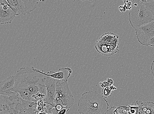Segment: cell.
<instances>
[{
	"label": "cell",
	"instance_id": "cell-1",
	"mask_svg": "<svg viewBox=\"0 0 154 114\" xmlns=\"http://www.w3.org/2000/svg\"><path fill=\"white\" fill-rule=\"evenodd\" d=\"M44 76L34 67L21 68L17 72L15 87L10 91L25 100L37 103L41 99L44 100L46 95Z\"/></svg>",
	"mask_w": 154,
	"mask_h": 114
},
{
	"label": "cell",
	"instance_id": "cell-2",
	"mask_svg": "<svg viewBox=\"0 0 154 114\" xmlns=\"http://www.w3.org/2000/svg\"><path fill=\"white\" fill-rule=\"evenodd\" d=\"M0 114H32L35 109L33 102L25 100L12 91L0 93Z\"/></svg>",
	"mask_w": 154,
	"mask_h": 114
},
{
	"label": "cell",
	"instance_id": "cell-3",
	"mask_svg": "<svg viewBox=\"0 0 154 114\" xmlns=\"http://www.w3.org/2000/svg\"><path fill=\"white\" fill-rule=\"evenodd\" d=\"M109 104L102 95L97 92L90 91L82 94L78 104L80 114H106Z\"/></svg>",
	"mask_w": 154,
	"mask_h": 114
},
{
	"label": "cell",
	"instance_id": "cell-4",
	"mask_svg": "<svg viewBox=\"0 0 154 114\" xmlns=\"http://www.w3.org/2000/svg\"><path fill=\"white\" fill-rule=\"evenodd\" d=\"M132 7L128 17L132 28H137L154 21L152 14L141 1H131Z\"/></svg>",
	"mask_w": 154,
	"mask_h": 114
},
{
	"label": "cell",
	"instance_id": "cell-5",
	"mask_svg": "<svg viewBox=\"0 0 154 114\" xmlns=\"http://www.w3.org/2000/svg\"><path fill=\"white\" fill-rule=\"evenodd\" d=\"M74 103L73 96L67 82L57 80L56 86V98L53 104L59 105L69 109Z\"/></svg>",
	"mask_w": 154,
	"mask_h": 114
},
{
	"label": "cell",
	"instance_id": "cell-6",
	"mask_svg": "<svg viewBox=\"0 0 154 114\" xmlns=\"http://www.w3.org/2000/svg\"><path fill=\"white\" fill-rule=\"evenodd\" d=\"M17 16L20 14L26 15L37 8L39 2L45 1L37 0H7Z\"/></svg>",
	"mask_w": 154,
	"mask_h": 114
},
{
	"label": "cell",
	"instance_id": "cell-7",
	"mask_svg": "<svg viewBox=\"0 0 154 114\" xmlns=\"http://www.w3.org/2000/svg\"><path fill=\"white\" fill-rule=\"evenodd\" d=\"M137 40L141 45L148 46L151 39L154 37V21L135 29Z\"/></svg>",
	"mask_w": 154,
	"mask_h": 114
},
{
	"label": "cell",
	"instance_id": "cell-8",
	"mask_svg": "<svg viewBox=\"0 0 154 114\" xmlns=\"http://www.w3.org/2000/svg\"><path fill=\"white\" fill-rule=\"evenodd\" d=\"M17 16L7 0H0V24H11Z\"/></svg>",
	"mask_w": 154,
	"mask_h": 114
},
{
	"label": "cell",
	"instance_id": "cell-9",
	"mask_svg": "<svg viewBox=\"0 0 154 114\" xmlns=\"http://www.w3.org/2000/svg\"><path fill=\"white\" fill-rule=\"evenodd\" d=\"M57 80L45 75L44 82L46 88V95L44 101L48 104L54 103L56 96V86Z\"/></svg>",
	"mask_w": 154,
	"mask_h": 114
},
{
	"label": "cell",
	"instance_id": "cell-10",
	"mask_svg": "<svg viewBox=\"0 0 154 114\" xmlns=\"http://www.w3.org/2000/svg\"><path fill=\"white\" fill-rule=\"evenodd\" d=\"M119 44H109L103 43L97 41L95 48L100 54L106 56H112L119 53Z\"/></svg>",
	"mask_w": 154,
	"mask_h": 114
},
{
	"label": "cell",
	"instance_id": "cell-11",
	"mask_svg": "<svg viewBox=\"0 0 154 114\" xmlns=\"http://www.w3.org/2000/svg\"><path fill=\"white\" fill-rule=\"evenodd\" d=\"M36 70L45 75L51 77L57 80H64L67 82H68L72 73V70L70 67L60 69L57 72L50 71L47 72H44L43 71H41L37 69H36Z\"/></svg>",
	"mask_w": 154,
	"mask_h": 114
},
{
	"label": "cell",
	"instance_id": "cell-12",
	"mask_svg": "<svg viewBox=\"0 0 154 114\" xmlns=\"http://www.w3.org/2000/svg\"><path fill=\"white\" fill-rule=\"evenodd\" d=\"M15 75L10 76L1 82L0 93H6L10 91L15 87Z\"/></svg>",
	"mask_w": 154,
	"mask_h": 114
},
{
	"label": "cell",
	"instance_id": "cell-13",
	"mask_svg": "<svg viewBox=\"0 0 154 114\" xmlns=\"http://www.w3.org/2000/svg\"><path fill=\"white\" fill-rule=\"evenodd\" d=\"M139 106L136 102L132 104L116 108L114 111L115 114H137Z\"/></svg>",
	"mask_w": 154,
	"mask_h": 114
},
{
	"label": "cell",
	"instance_id": "cell-14",
	"mask_svg": "<svg viewBox=\"0 0 154 114\" xmlns=\"http://www.w3.org/2000/svg\"><path fill=\"white\" fill-rule=\"evenodd\" d=\"M119 35L112 32H107L103 34L97 41L103 43L109 44H119Z\"/></svg>",
	"mask_w": 154,
	"mask_h": 114
},
{
	"label": "cell",
	"instance_id": "cell-15",
	"mask_svg": "<svg viewBox=\"0 0 154 114\" xmlns=\"http://www.w3.org/2000/svg\"><path fill=\"white\" fill-rule=\"evenodd\" d=\"M136 102L139 106L138 111L144 114H154V103L150 101L143 102L138 100Z\"/></svg>",
	"mask_w": 154,
	"mask_h": 114
},
{
	"label": "cell",
	"instance_id": "cell-16",
	"mask_svg": "<svg viewBox=\"0 0 154 114\" xmlns=\"http://www.w3.org/2000/svg\"><path fill=\"white\" fill-rule=\"evenodd\" d=\"M141 1L151 12L154 20V0H141Z\"/></svg>",
	"mask_w": 154,
	"mask_h": 114
},
{
	"label": "cell",
	"instance_id": "cell-17",
	"mask_svg": "<svg viewBox=\"0 0 154 114\" xmlns=\"http://www.w3.org/2000/svg\"><path fill=\"white\" fill-rule=\"evenodd\" d=\"M112 89L109 87L103 88L102 91V96L105 98L109 97L112 95Z\"/></svg>",
	"mask_w": 154,
	"mask_h": 114
},
{
	"label": "cell",
	"instance_id": "cell-18",
	"mask_svg": "<svg viewBox=\"0 0 154 114\" xmlns=\"http://www.w3.org/2000/svg\"><path fill=\"white\" fill-rule=\"evenodd\" d=\"M116 108L115 106H112L108 110L106 114H115L114 111Z\"/></svg>",
	"mask_w": 154,
	"mask_h": 114
},
{
	"label": "cell",
	"instance_id": "cell-19",
	"mask_svg": "<svg viewBox=\"0 0 154 114\" xmlns=\"http://www.w3.org/2000/svg\"><path fill=\"white\" fill-rule=\"evenodd\" d=\"M148 46H151V47H154V37L152 38L151 40H150Z\"/></svg>",
	"mask_w": 154,
	"mask_h": 114
},
{
	"label": "cell",
	"instance_id": "cell-20",
	"mask_svg": "<svg viewBox=\"0 0 154 114\" xmlns=\"http://www.w3.org/2000/svg\"><path fill=\"white\" fill-rule=\"evenodd\" d=\"M151 72L154 77V60L152 61L151 66Z\"/></svg>",
	"mask_w": 154,
	"mask_h": 114
},
{
	"label": "cell",
	"instance_id": "cell-21",
	"mask_svg": "<svg viewBox=\"0 0 154 114\" xmlns=\"http://www.w3.org/2000/svg\"><path fill=\"white\" fill-rule=\"evenodd\" d=\"M137 114H144L140 111H138Z\"/></svg>",
	"mask_w": 154,
	"mask_h": 114
},
{
	"label": "cell",
	"instance_id": "cell-22",
	"mask_svg": "<svg viewBox=\"0 0 154 114\" xmlns=\"http://www.w3.org/2000/svg\"></svg>",
	"mask_w": 154,
	"mask_h": 114
}]
</instances>
